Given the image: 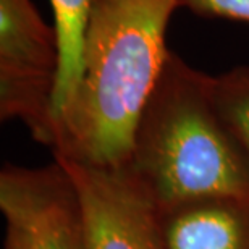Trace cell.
<instances>
[{
	"label": "cell",
	"instance_id": "8",
	"mask_svg": "<svg viewBox=\"0 0 249 249\" xmlns=\"http://www.w3.org/2000/svg\"><path fill=\"white\" fill-rule=\"evenodd\" d=\"M209 92L220 120L249 159V67L209 76Z\"/></svg>",
	"mask_w": 249,
	"mask_h": 249
},
{
	"label": "cell",
	"instance_id": "1",
	"mask_svg": "<svg viewBox=\"0 0 249 249\" xmlns=\"http://www.w3.org/2000/svg\"><path fill=\"white\" fill-rule=\"evenodd\" d=\"M178 0H92L81 74L57 120L53 157L122 168L139 117L170 51L167 24Z\"/></svg>",
	"mask_w": 249,
	"mask_h": 249
},
{
	"label": "cell",
	"instance_id": "9",
	"mask_svg": "<svg viewBox=\"0 0 249 249\" xmlns=\"http://www.w3.org/2000/svg\"><path fill=\"white\" fill-rule=\"evenodd\" d=\"M178 7L191 10L199 17L249 23V0H178Z\"/></svg>",
	"mask_w": 249,
	"mask_h": 249
},
{
	"label": "cell",
	"instance_id": "3",
	"mask_svg": "<svg viewBox=\"0 0 249 249\" xmlns=\"http://www.w3.org/2000/svg\"><path fill=\"white\" fill-rule=\"evenodd\" d=\"M60 47L33 0H0V117L19 120L34 141L57 144L53 115Z\"/></svg>",
	"mask_w": 249,
	"mask_h": 249
},
{
	"label": "cell",
	"instance_id": "4",
	"mask_svg": "<svg viewBox=\"0 0 249 249\" xmlns=\"http://www.w3.org/2000/svg\"><path fill=\"white\" fill-rule=\"evenodd\" d=\"M3 249H89L81 196L60 162L0 172Z\"/></svg>",
	"mask_w": 249,
	"mask_h": 249
},
{
	"label": "cell",
	"instance_id": "2",
	"mask_svg": "<svg viewBox=\"0 0 249 249\" xmlns=\"http://www.w3.org/2000/svg\"><path fill=\"white\" fill-rule=\"evenodd\" d=\"M123 168L154 207L213 194L249 196V159L213 107L209 74L173 52Z\"/></svg>",
	"mask_w": 249,
	"mask_h": 249
},
{
	"label": "cell",
	"instance_id": "6",
	"mask_svg": "<svg viewBox=\"0 0 249 249\" xmlns=\"http://www.w3.org/2000/svg\"><path fill=\"white\" fill-rule=\"evenodd\" d=\"M157 249H249V196L213 194L152 206Z\"/></svg>",
	"mask_w": 249,
	"mask_h": 249
},
{
	"label": "cell",
	"instance_id": "7",
	"mask_svg": "<svg viewBox=\"0 0 249 249\" xmlns=\"http://www.w3.org/2000/svg\"><path fill=\"white\" fill-rule=\"evenodd\" d=\"M92 0H51L55 19L60 47V70H58L55 97H53V115L55 123L63 107L73 96L81 74L84 29Z\"/></svg>",
	"mask_w": 249,
	"mask_h": 249
},
{
	"label": "cell",
	"instance_id": "5",
	"mask_svg": "<svg viewBox=\"0 0 249 249\" xmlns=\"http://www.w3.org/2000/svg\"><path fill=\"white\" fill-rule=\"evenodd\" d=\"M81 196L89 249H157L152 204L126 170L89 167L57 159Z\"/></svg>",
	"mask_w": 249,
	"mask_h": 249
}]
</instances>
